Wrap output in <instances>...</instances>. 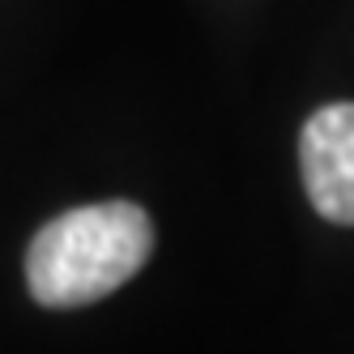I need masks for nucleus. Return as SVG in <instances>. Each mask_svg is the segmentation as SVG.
I'll use <instances>...</instances> for the list:
<instances>
[{
	"instance_id": "obj_1",
	"label": "nucleus",
	"mask_w": 354,
	"mask_h": 354,
	"mask_svg": "<svg viewBox=\"0 0 354 354\" xmlns=\"http://www.w3.org/2000/svg\"><path fill=\"white\" fill-rule=\"evenodd\" d=\"M154 252V222L133 201L52 218L26 248V286L43 308H86L133 282Z\"/></svg>"
},
{
	"instance_id": "obj_2",
	"label": "nucleus",
	"mask_w": 354,
	"mask_h": 354,
	"mask_svg": "<svg viewBox=\"0 0 354 354\" xmlns=\"http://www.w3.org/2000/svg\"><path fill=\"white\" fill-rule=\"evenodd\" d=\"M299 171L316 214L354 226V103H328L303 124Z\"/></svg>"
}]
</instances>
